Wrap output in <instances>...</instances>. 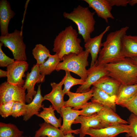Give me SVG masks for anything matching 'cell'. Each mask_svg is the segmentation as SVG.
<instances>
[{
  "label": "cell",
  "mask_w": 137,
  "mask_h": 137,
  "mask_svg": "<svg viewBox=\"0 0 137 137\" xmlns=\"http://www.w3.org/2000/svg\"><path fill=\"white\" fill-rule=\"evenodd\" d=\"M128 29V26L123 27L107 35L95 63L105 64L125 58L122 54V41Z\"/></svg>",
  "instance_id": "1"
},
{
  "label": "cell",
  "mask_w": 137,
  "mask_h": 137,
  "mask_svg": "<svg viewBox=\"0 0 137 137\" xmlns=\"http://www.w3.org/2000/svg\"><path fill=\"white\" fill-rule=\"evenodd\" d=\"M78 33L71 25L66 27L57 35L54 41L53 51L61 61L65 56L70 53L78 54L83 50Z\"/></svg>",
  "instance_id": "2"
},
{
  "label": "cell",
  "mask_w": 137,
  "mask_h": 137,
  "mask_svg": "<svg viewBox=\"0 0 137 137\" xmlns=\"http://www.w3.org/2000/svg\"><path fill=\"white\" fill-rule=\"evenodd\" d=\"M108 76L125 85L137 84V66L131 59L125 58L105 64Z\"/></svg>",
  "instance_id": "3"
},
{
  "label": "cell",
  "mask_w": 137,
  "mask_h": 137,
  "mask_svg": "<svg viewBox=\"0 0 137 137\" xmlns=\"http://www.w3.org/2000/svg\"><path fill=\"white\" fill-rule=\"evenodd\" d=\"M95 13L91 12L88 7L79 5L70 13L64 12L63 16L76 24L78 33L82 36L85 43L91 38V34L94 30Z\"/></svg>",
  "instance_id": "4"
},
{
  "label": "cell",
  "mask_w": 137,
  "mask_h": 137,
  "mask_svg": "<svg viewBox=\"0 0 137 137\" xmlns=\"http://www.w3.org/2000/svg\"><path fill=\"white\" fill-rule=\"evenodd\" d=\"M89 54L85 50L78 54L70 53L66 55L63 57L62 61L59 63L56 70L72 72L85 81L88 75V70L86 67L89 65L88 60Z\"/></svg>",
  "instance_id": "5"
},
{
  "label": "cell",
  "mask_w": 137,
  "mask_h": 137,
  "mask_svg": "<svg viewBox=\"0 0 137 137\" xmlns=\"http://www.w3.org/2000/svg\"><path fill=\"white\" fill-rule=\"evenodd\" d=\"M22 31L17 29L5 36H0V41L12 52L15 60L26 61V45L23 41Z\"/></svg>",
  "instance_id": "6"
},
{
  "label": "cell",
  "mask_w": 137,
  "mask_h": 137,
  "mask_svg": "<svg viewBox=\"0 0 137 137\" xmlns=\"http://www.w3.org/2000/svg\"><path fill=\"white\" fill-rule=\"evenodd\" d=\"M26 90L23 86L2 83L0 85V104L12 101L26 103Z\"/></svg>",
  "instance_id": "7"
},
{
  "label": "cell",
  "mask_w": 137,
  "mask_h": 137,
  "mask_svg": "<svg viewBox=\"0 0 137 137\" xmlns=\"http://www.w3.org/2000/svg\"><path fill=\"white\" fill-rule=\"evenodd\" d=\"M29 64L26 61L15 60L7 67V82L14 85L23 86L25 81L23 79L27 71Z\"/></svg>",
  "instance_id": "8"
},
{
  "label": "cell",
  "mask_w": 137,
  "mask_h": 137,
  "mask_svg": "<svg viewBox=\"0 0 137 137\" xmlns=\"http://www.w3.org/2000/svg\"><path fill=\"white\" fill-rule=\"evenodd\" d=\"M45 76L42 75L39 70V66L34 65L31 68L30 72H28L23 87L27 90L25 96L26 102L28 104L30 103L33 97L36 95L37 91L35 90V86L36 83H42L45 80Z\"/></svg>",
  "instance_id": "9"
},
{
  "label": "cell",
  "mask_w": 137,
  "mask_h": 137,
  "mask_svg": "<svg viewBox=\"0 0 137 137\" xmlns=\"http://www.w3.org/2000/svg\"><path fill=\"white\" fill-rule=\"evenodd\" d=\"M108 72L105 64L97 65L96 63L88 70L87 78L84 83L77 89L76 93L87 92L91 89V87L102 77L108 75Z\"/></svg>",
  "instance_id": "10"
},
{
  "label": "cell",
  "mask_w": 137,
  "mask_h": 137,
  "mask_svg": "<svg viewBox=\"0 0 137 137\" xmlns=\"http://www.w3.org/2000/svg\"><path fill=\"white\" fill-rule=\"evenodd\" d=\"M62 79L59 83L55 82H51L50 85L52 87L51 91L44 96L45 100L49 101L51 103L52 106L55 110L61 116V110L64 107L65 101L64 100L63 94L62 87L63 84Z\"/></svg>",
  "instance_id": "11"
},
{
  "label": "cell",
  "mask_w": 137,
  "mask_h": 137,
  "mask_svg": "<svg viewBox=\"0 0 137 137\" xmlns=\"http://www.w3.org/2000/svg\"><path fill=\"white\" fill-rule=\"evenodd\" d=\"M130 132L129 125L123 124L110 126L100 129L89 128L86 134L90 137H116L120 133H129Z\"/></svg>",
  "instance_id": "12"
},
{
  "label": "cell",
  "mask_w": 137,
  "mask_h": 137,
  "mask_svg": "<svg viewBox=\"0 0 137 137\" xmlns=\"http://www.w3.org/2000/svg\"><path fill=\"white\" fill-rule=\"evenodd\" d=\"M78 123L81 124L79 129L80 137H84L86 135L87 131L90 128L97 129L108 127L97 117V113L90 116H79L73 124Z\"/></svg>",
  "instance_id": "13"
},
{
  "label": "cell",
  "mask_w": 137,
  "mask_h": 137,
  "mask_svg": "<svg viewBox=\"0 0 137 137\" xmlns=\"http://www.w3.org/2000/svg\"><path fill=\"white\" fill-rule=\"evenodd\" d=\"M61 112L63 123L60 129L65 135L70 133L79 134V129L73 130L71 126L77 118L80 115L82 110H75L71 107H63L61 108Z\"/></svg>",
  "instance_id": "14"
},
{
  "label": "cell",
  "mask_w": 137,
  "mask_h": 137,
  "mask_svg": "<svg viewBox=\"0 0 137 137\" xmlns=\"http://www.w3.org/2000/svg\"><path fill=\"white\" fill-rule=\"evenodd\" d=\"M110 27V26H107L99 35L94 38H91L85 43V50L88 52L91 57L90 67L93 66L97 61L101 47L102 46V39L105 34L109 30Z\"/></svg>",
  "instance_id": "15"
},
{
  "label": "cell",
  "mask_w": 137,
  "mask_h": 137,
  "mask_svg": "<svg viewBox=\"0 0 137 137\" xmlns=\"http://www.w3.org/2000/svg\"><path fill=\"white\" fill-rule=\"evenodd\" d=\"M89 7L94 10L98 16L108 23L109 18L114 19L111 13L112 6L108 0H84Z\"/></svg>",
  "instance_id": "16"
},
{
  "label": "cell",
  "mask_w": 137,
  "mask_h": 137,
  "mask_svg": "<svg viewBox=\"0 0 137 137\" xmlns=\"http://www.w3.org/2000/svg\"><path fill=\"white\" fill-rule=\"evenodd\" d=\"M93 87L89 91L84 93H73L70 91L66 94L69 98L65 101V107H70L73 109L79 110L92 97L93 93Z\"/></svg>",
  "instance_id": "17"
},
{
  "label": "cell",
  "mask_w": 137,
  "mask_h": 137,
  "mask_svg": "<svg viewBox=\"0 0 137 137\" xmlns=\"http://www.w3.org/2000/svg\"><path fill=\"white\" fill-rule=\"evenodd\" d=\"M121 84L116 79L107 75L101 78L92 85L111 96L116 97Z\"/></svg>",
  "instance_id": "18"
},
{
  "label": "cell",
  "mask_w": 137,
  "mask_h": 137,
  "mask_svg": "<svg viewBox=\"0 0 137 137\" xmlns=\"http://www.w3.org/2000/svg\"><path fill=\"white\" fill-rule=\"evenodd\" d=\"M10 3L6 0L0 1V26L1 36H5L9 33L8 26L11 19L15 15Z\"/></svg>",
  "instance_id": "19"
},
{
  "label": "cell",
  "mask_w": 137,
  "mask_h": 137,
  "mask_svg": "<svg viewBox=\"0 0 137 137\" xmlns=\"http://www.w3.org/2000/svg\"><path fill=\"white\" fill-rule=\"evenodd\" d=\"M97 117L108 126L128 124L122 119L111 108L104 106L102 109L97 113Z\"/></svg>",
  "instance_id": "20"
},
{
  "label": "cell",
  "mask_w": 137,
  "mask_h": 137,
  "mask_svg": "<svg viewBox=\"0 0 137 137\" xmlns=\"http://www.w3.org/2000/svg\"><path fill=\"white\" fill-rule=\"evenodd\" d=\"M41 84L38 85L37 93L32 101L26 105V112L23 119L25 121L28 120L34 115H37L40 112V109L44 106L42 102L45 99L41 95Z\"/></svg>",
  "instance_id": "21"
},
{
  "label": "cell",
  "mask_w": 137,
  "mask_h": 137,
  "mask_svg": "<svg viewBox=\"0 0 137 137\" xmlns=\"http://www.w3.org/2000/svg\"><path fill=\"white\" fill-rule=\"evenodd\" d=\"M122 53L124 58L137 57V36L126 35L123 37Z\"/></svg>",
  "instance_id": "22"
},
{
  "label": "cell",
  "mask_w": 137,
  "mask_h": 137,
  "mask_svg": "<svg viewBox=\"0 0 137 137\" xmlns=\"http://www.w3.org/2000/svg\"><path fill=\"white\" fill-rule=\"evenodd\" d=\"M93 93L91 99V101L102 104L109 107L114 112L116 110V97L111 96L102 91L93 87Z\"/></svg>",
  "instance_id": "23"
},
{
  "label": "cell",
  "mask_w": 137,
  "mask_h": 137,
  "mask_svg": "<svg viewBox=\"0 0 137 137\" xmlns=\"http://www.w3.org/2000/svg\"><path fill=\"white\" fill-rule=\"evenodd\" d=\"M137 94V84L129 85L121 84L116 100V105L121 106L128 102Z\"/></svg>",
  "instance_id": "24"
},
{
  "label": "cell",
  "mask_w": 137,
  "mask_h": 137,
  "mask_svg": "<svg viewBox=\"0 0 137 137\" xmlns=\"http://www.w3.org/2000/svg\"><path fill=\"white\" fill-rule=\"evenodd\" d=\"M40 128L35 131L34 137H64V133L59 128L45 122L39 124Z\"/></svg>",
  "instance_id": "25"
},
{
  "label": "cell",
  "mask_w": 137,
  "mask_h": 137,
  "mask_svg": "<svg viewBox=\"0 0 137 137\" xmlns=\"http://www.w3.org/2000/svg\"><path fill=\"white\" fill-rule=\"evenodd\" d=\"M42 108L43 110L36 116L42 118L45 122L57 128H60L62 126V118L60 117L58 119L56 117L54 113L55 110L52 105L48 107H44V106Z\"/></svg>",
  "instance_id": "26"
},
{
  "label": "cell",
  "mask_w": 137,
  "mask_h": 137,
  "mask_svg": "<svg viewBox=\"0 0 137 137\" xmlns=\"http://www.w3.org/2000/svg\"><path fill=\"white\" fill-rule=\"evenodd\" d=\"M60 61L61 60L56 54L51 55L46 60L39 66L40 74L44 76L50 74L56 70Z\"/></svg>",
  "instance_id": "27"
},
{
  "label": "cell",
  "mask_w": 137,
  "mask_h": 137,
  "mask_svg": "<svg viewBox=\"0 0 137 137\" xmlns=\"http://www.w3.org/2000/svg\"><path fill=\"white\" fill-rule=\"evenodd\" d=\"M23 133L13 124L0 123V137H21Z\"/></svg>",
  "instance_id": "28"
},
{
  "label": "cell",
  "mask_w": 137,
  "mask_h": 137,
  "mask_svg": "<svg viewBox=\"0 0 137 137\" xmlns=\"http://www.w3.org/2000/svg\"><path fill=\"white\" fill-rule=\"evenodd\" d=\"M33 57L39 66L44 62L51 55L49 50L45 46L39 44H36L32 50Z\"/></svg>",
  "instance_id": "29"
},
{
  "label": "cell",
  "mask_w": 137,
  "mask_h": 137,
  "mask_svg": "<svg viewBox=\"0 0 137 137\" xmlns=\"http://www.w3.org/2000/svg\"><path fill=\"white\" fill-rule=\"evenodd\" d=\"M103 107L102 104L97 102L91 101L88 102L81 107L82 112L80 115L91 116L99 112Z\"/></svg>",
  "instance_id": "30"
},
{
  "label": "cell",
  "mask_w": 137,
  "mask_h": 137,
  "mask_svg": "<svg viewBox=\"0 0 137 137\" xmlns=\"http://www.w3.org/2000/svg\"><path fill=\"white\" fill-rule=\"evenodd\" d=\"M65 75L62 79L64 87L62 90L63 94L65 95L70 91L71 88L73 86L83 84L85 81L83 79H77L73 77L71 75L70 72L65 71Z\"/></svg>",
  "instance_id": "31"
},
{
  "label": "cell",
  "mask_w": 137,
  "mask_h": 137,
  "mask_svg": "<svg viewBox=\"0 0 137 137\" xmlns=\"http://www.w3.org/2000/svg\"><path fill=\"white\" fill-rule=\"evenodd\" d=\"M26 103L23 102H14L12 106L11 116L15 118L24 116L26 112Z\"/></svg>",
  "instance_id": "32"
},
{
  "label": "cell",
  "mask_w": 137,
  "mask_h": 137,
  "mask_svg": "<svg viewBox=\"0 0 137 137\" xmlns=\"http://www.w3.org/2000/svg\"><path fill=\"white\" fill-rule=\"evenodd\" d=\"M130 132L126 133V137H137V116L132 113L128 119Z\"/></svg>",
  "instance_id": "33"
},
{
  "label": "cell",
  "mask_w": 137,
  "mask_h": 137,
  "mask_svg": "<svg viewBox=\"0 0 137 137\" xmlns=\"http://www.w3.org/2000/svg\"><path fill=\"white\" fill-rule=\"evenodd\" d=\"M14 102L10 101L0 104V114L6 118L11 116L12 108Z\"/></svg>",
  "instance_id": "34"
},
{
  "label": "cell",
  "mask_w": 137,
  "mask_h": 137,
  "mask_svg": "<svg viewBox=\"0 0 137 137\" xmlns=\"http://www.w3.org/2000/svg\"><path fill=\"white\" fill-rule=\"evenodd\" d=\"M3 44L0 42V66L4 67L12 63L15 61L14 59L9 57L2 51V47Z\"/></svg>",
  "instance_id": "35"
},
{
  "label": "cell",
  "mask_w": 137,
  "mask_h": 137,
  "mask_svg": "<svg viewBox=\"0 0 137 137\" xmlns=\"http://www.w3.org/2000/svg\"><path fill=\"white\" fill-rule=\"evenodd\" d=\"M121 106L126 108L132 113L137 116V94L131 100Z\"/></svg>",
  "instance_id": "36"
},
{
  "label": "cell",
  "mask_w": 137,
  "mask_h": 137,
  "mask_svg": "<svg viewBox=\"0 0 137 137\" xmlns=\"http://www.w3.org/2000/svg\"><path fill=\"white\" fill-rule=\"evenodd\" d=\"M112 7L113 6H126L129 4L128 0H108Z\"/></svg>",
  "instance_id": "37"
},
{
  "label": "cell",
  "mask_w": 137,
  "mask_h": 137,
  "mask_svg": "<svg viewBox=\"0 0 137 137\" xmlns=\"http://www.w3.org/2000/svg\"><path fill=\"white\" fill-rule=\"evenodd\" d=\"M8 73L7 71H4L0 69V77H7Z\"/></svg>",
  "instance_id": "38"
},
{
  "label": "cell",
  "mask_w": 137,
  "mask_h": 137,
  "mask_svg": "<svg viewBox=\"0 0 137 137\" xmlns=\"http://www.w3.org/2000/svg\"><path fill=\"white\" fill-rule=\"evenodd\" d=\"M137 3V0H129V4L131 6H133Z\"/></svg>",
  "instance_id": "39"
},
{
  "label": "cell",
  "mask_w": 137,
  "mask_h": 137,
  "mask_svg": "<svg viewBox=\"0 0 137 137\" xmlns=\"http://www.w3.org/2000/svg\"><path fill=\"white\" fill-rule=\"evenodd\" d=\"M132 62L137 66V57L130 58Z\"/></svg>",
  "instance_id": "40"
},
{
  "label": "cell",
  "mask_w": 137,
  "mask_h": 137,
  "mask_svg": "<svg viewBox=\"0 0 137 137\" xmlns=\"http://www.w3.org/2000/svg\"><path fill=\"white\" fill-rule=\"evenodd\" d=\"M64 137H75L72 134V133H68L64 135Z\"/></svg>",
  "instance_id": "41"
},
{
  "label": "cell",
  "mask_w": 137,
  "mask_h": 137,
  "mask_svg": "<svg viewBox=\"0 0 137 137\" xmlns=\"http://www.w3.org/2000/svg\"><path fill=\"white\" fill-rule=\"evenodd\" d=\"M21 137H31L30 136H22Z\"/></svg>",
  "instance_id": "42"
},
{
  "label": "cell",
  "mask_w": 137,
  "mask_h": 137,
  "mask_svg": "<svg viewBox=\"0 0 137 137\" xmlns=\"http://www.w3.org/2000/svg\"><path fill=\"white\" fill-rule=\"evenodd\" d=\"M46 137L44 136V137Z\"/></svg>",
  "instance_id": "43"
}]
</instances>
